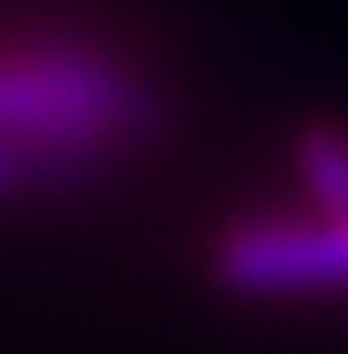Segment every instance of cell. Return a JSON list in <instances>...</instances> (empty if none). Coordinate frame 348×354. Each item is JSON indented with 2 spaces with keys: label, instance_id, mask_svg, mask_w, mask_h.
I'll return each mask as SVG.
<instances>
[{
  "label": "cell",
  "instance_id": "cell-1",
  "mask_svg": "<svg viewBox=\"0 0 348 354\" xmlns=\"http://www.w3.org/2000/svg\"><path fill=\"white\" fill-rule=\"evenodd\" d=\"M160 131V97L86 35L0 40V206L108 171Z\"/></svg>",
  "mask_w": 348,
  "mask_h": 354
},
{
  "label": "cell",
  "instance_id": "cell-2",
  "mask_svg": "<svg viewBox=\"0 0 348 354\" xmlns=\"http://www.w3.org/2000/svg\"><path fill=\"white\" fill-rule=\"evenodd\" d=\"M211 274L229 297H348V212L240 217L211 246Z\"/></svg>",
  "mask_w": 348,
  "mask_h": 354
},
{
  "label": "cell",
  "instance_id": "cell-3",
  "mask_svg": "<svg viewBox=\"0 0 348 354\" xmlns=\"http://www.w3.org/2000/svg\"><path fill=\"white\" fill-rule=\"evenodd\" d=\"M297 183L309 189L314 212H348V131L337 126H309L291 143Z\"/></svg>",
  "mask_w": 348,
  "mask_h": 354
}]
</instances>
